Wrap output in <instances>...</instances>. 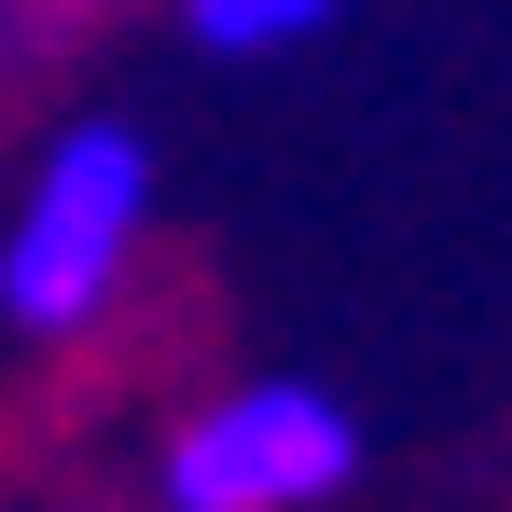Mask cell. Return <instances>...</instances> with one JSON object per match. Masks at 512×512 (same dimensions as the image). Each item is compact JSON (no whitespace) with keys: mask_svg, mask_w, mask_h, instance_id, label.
I'll return each mask as SVG.
<instances>
[{"mask_svg":"<svg viewBox=\"0 0 512 512\" xmlns=\"http://www.w3.org/2000/svg\"><path fill=\"white\" fill-rule=\"evenodd\" d=\"M139 194H153V153L125 139V125H70L56 153H42V194H28V222L0 236V305L42 333V319H84L97 291H111V263L139 236Z\"/></svg>","mask_w":512,"mask_h":512,"instance_id":"6da1fadb","label":"cell"},{"mask_svg":"<svg viewBox=\"0 0 512 512\" xmlns=\"http://www.w3.org/2000/svg\"><path fill=\"white\" fill-rule=\"evenodd\" d=\"M360 471V429L319 402V388H250L222 416H194L167 443V499L180 512H305Z\"/></svg>","mask_w":512,"mask_h":512,"instance_id":"7a4b0ae2","label":"cell"},{"mask_svg":"<svg viewBox=\"0 0 512 512\" xmlns=\"http://www.w3.org/2000/svg\"><path fill=\"white\" fill-rule=\"evenodd\" d=\"M194 14V42H222V56H263V42H305L333 0H180Z\"/></svg>","mask_w":512,"mask_h":512,"instance_id":"3957f363","label":"cell"}]
</instances>
